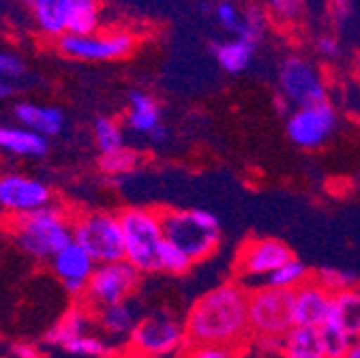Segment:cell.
<instances>
[{
  "mask_svg": "<svg viewBox=\"0 0 360 358\" xmlns=\"http://www.w3.org/2000/svg\"><path fill=\"white\" fill-rule=\"evenodd\" d=\"M187 345H223L240 350L253 339L249 328V290L225 281L202 294L183 322Z\"/></svg>",
  "mask_w": 360,
  "mask_h": 358,
  "instance_id": "cell-1",
  "label": "cell"
},
{
  "mask_svg": "<svg viewBox=\"0 0 360 358\" xmlns=\"http://www.w3.org/2000/svg\"><path fill=\"white\" fill-rule=\"evenodd\" d=\"M71 217L63 206L50 204L28 215L7 217V230L26 255L37 262H50L73 243Z\"/></svg>",
  "mask_w": 360,
  "mask_h": 358,
  "instance_id": "cell-2",
  "label": "cell"
},
{
  "mask_svg": "<svg viewBox=\"0 0 360 358\" xmlns=\"http://www.w3.org/2000/svg\"><path fill=\"white\" fill-rule=\"evenodd\" d=\"M165 241L183 249L193 264L212 257L221 245V223L204 208H159Z\"/></svg>",
  "mask_w": 360,
  "mask_h": 358,
  "instance_id": "cell-3",
  "label": "cell"
},
{
  "mask_svg": "<svg viewBox=\"0 0 360 358\" xmlns=\"http://www.w3.org/2000/svg\"><path fill=\"white\" fill-rule=\"evenodd\" d=\"M118 217L124 236V260L142 275L159 273V249L165 241L159 208L127 206Z\"/></svg>",
  "mask_w": 360,
  "mask_h": 358,
  "instance_id": "cell-4",
  "label": "cell"
},
{
  "mask_svg": "<svg viewBox=\"0 0 360 358\" xmlns=\"http://www.w3.org/2000/svg\"><path fill=\"white\" fill-rule=\"evenodd\" d=\"M279 108L288 116L290 110L320 103L328 99V84L320 67L302 54H288L277 69Z\"/></svg>",
  "mask_w": 360,
  "mask_h": 358,
  "instance_id": "cell-5",
  "label": "cell"
},
{
  "mask_svg": "<svg viewBox=\"0 0 360 358\" xmlns=\"http://www.w3.org/2000/svg\"><path fill=\"white\" fill-rule=\"evenodd\" d=\"M73 241L97 264L124 260V236L118 212L86 210L71 217Z\"/></svg>",
  "mask_w": 360,
  "mask_h": 358,
  "instance_id": "cell-6",
  "label": "cell"
},
{
  "mask_svg": "<svg viewBox=\"0 0 360 358\" xmlns=\"http://www.w3.org/2000/svg\"><path fill=\"white\" fill-rule=\"evenodd\" d=\"M138 46V34L129 28H105L90 34L65 32L56 41V50L65 58L79 63H110L133 54Z\"/></svg>",
  "mask_w": 360,
  "mask_h": 358,
  "instance_id": "cell-7",
  "label": "cell"
},
{
  "mask_svg": "<svg viewBox=\"0 0 360 358\" xmlns=\"http://www.w3.org/2000/svg\"><path fill=\"white\" fill-rule=\"evenodd\" d=\"M294 326V290L262 286L249 290V328L253 337H283Z\"/></svg>",
  "mask_w": 360,
  "mask_h": 358,
  "instance_id": "cell-8",
  "label": "cell"
},
{
  "mask_svg": "<svg viewBox=\"0 0 360 358\" xmlns=\"http://www.w3.org/2000/svg\"><path fill=\"white\" fill-rule=\"evenodd\" d=\"M339 127L337 108L326 99L290 110L285 116V133L290 142L300 151H318L330 142Z\"/></svg>",
  "mask_w": 360,
  "mask_h": 358,
  "instance_id": "cell-9",
  "label": "cell"
},
{
  "mask_svg": "<svg viewBox=\"0 0 360 358\" xmlns=\"http://www.w3.org/2000/svg\"><path fill=\"white\" fill-rule=\"evenodd\" d=\"M140 279H142V273L127 260L97 264L93 275L88 279L84 302L93 311L108 307V305L124 302L133 296L135 290H138Z\"/></svg>",
  "mask_w": 360,
  "mask_h": 358,
  "instance_id": "cell-10",
  "label": "cell"
},
{
  "mask_svg": "<svg viewBox=\"0 0 360 358\" xmlns=\"http://www.w3.org/2000/svg\"><path fill=\"white\" fill-rule=\"evenodd\" d=\"M185 347H187L185 326L178 320L165 316V313L140 320L127 337V350L138 352L148 358L178 356Z\"/></svg>",
  "mask_w": 360,
  "mask_h": 358,
  "instance_id": "cell-11",
  "label": "cell"
},
{
  "mask_svg": "<svg viewBox=\"0 0 360 358\" xmlns=\"http://www.w3.org/2000/svg\"><path fill=\"white\" fill-rule=\"evenodd\" d=\"M54 191L41 178H32L20 172L0 176V206L7 217L28 215L39 208L50 206Z\"/></svg>",
  "mask_w": 360,
  "mask_h": 358,
  "instance_id": "cell-12",
  "label": "cell"
},
{
  "mask_svg": "<svg viewBox=\"0 0 360 358\" xmlns=\"http://www.w3.org/2000/svg\"><path fill=\"white\" fill-rule=\"evenodd\" d=\"M292 249L279 238H249L240 245L234 260V275L247 277H268L270 273L292 260Z\"/></svg>",
  "mask_w": 360,
  "mask_h": 358,
  "instance_id": "cell-13",
  "label": "cell"
},
{
  "mask_svg": "<svg viewBox=\"0 0 360 358\" xmlns=\"http://www.w3.org/2000/svg\"><path fill=\"white\" fill-rule=\"evenodd\" d=\"M50 266H52V273L60 279L63 288L71 296L84 298L88 279L93 275L97 262L90 257V253L82 245L73 241L50 260Z\"/></svg>",
  "mask_w": 360,
  "mask_h": 358,
  "instance_id": "cell-14",
  "label": "cell"
},
{
  "mask_svg": "<svg viewBox=\"0 0 360 358\" xmlns=\"http://www.w3.org/2000/svg\"><path fill=\"white\" fill-rule=\"evenodd\" d=\"M124 122L135 136H144L153 144L167 142V127L163 124L161 106L153 95L144 91H133L129 95Z\"/></svg>",
  "mask_w": 360,
  "mask_h": 358,
  "instance_id": "cell-15",
  "label": "cell"
},
{
  "mask_svg": "<svg viewBox=\"0 0 360 358\" xmlns=\"http://www.w3.org/2000/svg\"><path fill=\"white\" fill-rule=\"evenodd\" d=\"M333 294L311 275L300 288L294 290V326L320 328L328 316Z\"/></svg>",
  "mask_w": 360,
  "mask_h": 358,
  "instance_id": "cell-16",
  "label": "cell"
},
{
  "mask_svg": "<svg viewBox=\"0 0 360 358\" xmlns=\"http://www.w3.org/2000/svg\"><path fill=\"white\" fill-rule=\"evenodd\" d=\"M50 151V140L24 124H0V153L22 159H41Z\"/></svg>",
  "mask_w": 360,
  "mask_h": 358,
  "instance_id": "cell-17",
  "label": "cell"
},
{
  "mask_svg": "<svg viewBox=\"0 0 360 358\" xmlns=\"http://www.w3.org/2000/svg\"><path fill=\"white\" fill-rule=\"evenodd\" d=\"M13 116L20 124L41 133L43 138H56L65 129V114L56 106H45L34 101H20L13 106Z\"/></svg>",
  "mask_w": 360,
  "mask_h": 358,
  "instance_id": "cell-18",
  "label": "cell"
},
{
  "mask_svg": "<svg viewBox=\"0 0 360 358\" xmlns=\"http://www.w3.org/2000/svg\"><path fill=\"white\" fill-rule=\"evenodd\" d=\"M324 324L343 331L352 339H360V294L356 288L333 294Z\"/></svg>",
  "mask_w": 360,
  "mask_h": 358,
  "instance_id": "cell-19",
  "label": "cell"
},
{
  "mask_svg": "<svg viewBox=\"0 0 360 358\" xmlns=\"http://www.w3.org/2000/svg\"><path fill=\"white\" fill-rule=\"evenodd\" d=\"M257 52V43L247 37H230L212 46V56L217 65L230 75H238L249 69Z\"/></svg>",
  "mask_w": 360,
  "mask_h": 358,
  "instance_id": "cell-20",
  "label": "cell"
},
{
  "mask_svg": "<svg viewBox=\"0 0 360 358\" xmlns=\"http://www.w3.org/2000/svg\"><path fill=\"white\" fill-rule=\"evenodd\" d=\"M41 37L58 41L67 32V0H26Z\"/></svg>",
  "mask_w": 360,
  "mask_h": 358,
  "instance_id": "cell-21",
  "label": "cell"
},
{
  "mask_svg": "<svg viewBox=\"0 0 360 358\" xmlns=\"http://www.w3.org/2000/svg\"><path fill=\"white\" fill-rule=\"evenodd\" d=\"M93 309H90L86 302H77L73 305L71 309H67L63 316L56 320V324L45 333L43 341L48 345H54V347H65V343H69L71 339L88 333V326H90V320H93Z\"/></svg>",
  "mask_w": 360,
  "mask_h": 358,
  "instance_id": "cell-22",
  "label": "cell"
},
{
  "mask_svg": "<svg viewBox=\"0 0 360 358\" xmlns=\"http://www.w3.org/2000/svg\"><path fill=\"white\" fill-rule=\"evenodd\" d=\"M281 358H326L320 328L292 326L283 335Z\"/></svg>",
  "mask_w": 360,
  "mask_h": 358,
  "instance_id": "cell-23",
  "label": "cell"
},
{
  "mask_svg": "<svg viewBox=\"0 0 360 358\" xmlns=\"http://www.w3.org/2000/svg\"><path fill=\"white\" fill-rule=\"evenodd\" d=\"M101 28L99 0H67V32L90 34Z\"/></svg>",
  "mask_w": 360,
  "mask_h": 358,
  "instance_id": "cell-24",
  "label": "cell"
},
{
  "mask_svg": "<svg viewBox=\"0 0 360 358\" xmlns=\"http://www.w3.org/2000/svg\"><path fill=\"white\" fill-rule=\"evenodd\" d=\"M95 320H97V326L110 337H129L131 331L135 328V324H138V320H135V311L129 305V300L97 309Z\"/></svg>",
  "mask_w": 360,
  "mask_h": 358,
  "instance_id": "cell-25",
  "label": "cell"
},
{
  "mask_svg": "<svg viewBox=\"0 0 360 358\" xmlns=\"http://www.w3.org/2000/svg\"><path fill=\"white\" fill-rule=\"evenodd\" d=\"M138 165H140V155L129 146H122L112 153H103L99 157V170L105 176L114 178V181H120V178L133 174L138 170Z\"/></svg>",
  "mask_w": 360,
  "mask_h": 358,
  "instance_id": "cell-26",
  "label": "cell"
},
{
  "mask_svg": "<svg viewBox=\"0 0 360 358\" xmlns=\"http://www.w3.org/2000/svg\"><path fill=\"white\" fill-rule=\"evenodd\" d=\"M65 352L79 356V358H116L118 350L105 341L103 337H97L93 333H84L75 339H71L69 343H65L63 347Z\"/></svg>",
  "mask_w": 360,
  "mask_h": 358,
  "instance_id": "cell-27",
  "label": "cell"
},
{
  "mask_svg": "<svg viewBox=\"0 0 360 358\" xmlns=\"http://www.w3.org/2000/svg\"><path fill=\"white\" fill-rule=\"evenodd\" d=\"M311 275L313 273L300 260L292 257L285 264H281L279 268H275V271L266 277V286H273V288H279V290H296L307 279H311Z\"/></svg>",
  "mask_w": 360,
  "mask_h": 358,
  "instance_id": "cell-28",
  "label": "cell"
},
{
  "mask_svg": "<svg viewBox=\"0 0 360 358\" xmlns=\"http://www.w3.org/2000/svg\"><path fill=\"white\" fill-rule=\"evenodd\" d=\"M93 138H95V144H97V148H99L101 155L127 146L124 129H122V124H120L116 118H112V116H99V118L95 120Z\"/></svg>",
  "mask_w": 360,
  "mask_h": 358,
  "instance_id": "cell-29",
  "label": "cell"
},
{
  "mask_svg": "<svg viewBox=\"0 0 360 358\" xmlns=\"http://www.w3.org/2000/svg\"><path fill=\"white\" fill-rule=\"evenodd\" d=\"M193 268V260L169 241H163L159 249V273H167L172 277H183Z\"/></svg>",
  "mask_w": 360,
  "mask_h": 358,
  "instance_id": "cell-30",
  "label": "cell"
},
{
  "mask_svg": "<svg viewBox=\"0 0 360 358\" xmlns=\"http://www.w3.org/2000/svg\"><path fill=\"white\" fill-rule=\"evenodd\" d=\"M212 15L217 24L232 37H236L243 30L245 24V7H240L234 0H217V5L212 9Z\"/></svg>",
  "mask_w": 360,
  "mask_h": 358,
  "instance_id": "cell-31",
  "label": "cell"
},
{
  "mask_svg": "<svg viewBox=\"0 0 360 358\" xmlns=\"http://www.w3.org/2000/svg\"><path fill=\"white\" fill-rule=\"evenodd\" d=\"M313 277L318 279L330 294L356 288V283H358V277L354 273L341 271V268H320V271L313 273Z\"/></svg>",
  "mask_w": 360,
  "mask_h": 358,
  "instance_id": "cell-32",
  "label": "cell"
},
{
  "mask_svg": "<svg viewBox=\"0 0 360 358\" xmlns=\"http://www.w3.org/2000/svg\"><path fill=\"white\" fill-rule=\"evenodd\" d=\"M320 333H322L326 358H345V354H347V350H349V345H352L354 339L349 335H345L343 331L333 328V326H326V324L320 326Z\"/></svg>",
  "mask_w": 360,
  "mask_h": 358,
  "instance_id": "cell-33",
  "label": "cell"
},
{
  "mask_svg": "<svg viewBox=\"0 0 360 358\" xmlns=\"http://www.w3.org/2000/svg\"><path fill=\"white\" fill-rule=\"evenodd\" d=\"M264 9L281 24H292L302 13V0H262Z\"/></svg>",
  "mask_w": 360,
  "mask_h": 358,
  "instance_id": "cell-34",
  "label": "cell"
},
{
  "mask_svg": "<svg viewBox=\"0 0 360 358\" xmlns=\"http://www.w3.org/2000/svg\"><path fill=\"white\" fill-rule=\"evenodd\" d=\"M240 350L223 345H187L178 358H240Z\"/></svg>",
  "mask_w": 360,
  "mask_h": 358,
  "instance_id": "cell-35",
  "label": "cell"
},
{
  "mask_svg": "<svg viewBox=\"0 0 360 358\" xmlns=\"http://www.w3.org/2000/svg\"><path fill=\"white\" fill-rule=\"evenodd\" d=\"M26 75V63L20 54L0 48V79L15 82Z\"/></svg>",
  "mask_w": 360,
  "mask_h": 358,
  "instance_id": "cell-36",
  "label": "cell"
},
{
  "mask_svg": "<svg viewBox=\"0 0 360 358\" xmlns=\"http://www.w3.org/2000/svg\"><path fill=\"white\" fill-rule=\"evenodd\" d=\"M315 52H318L320 58L333 63L343 56V46H341L339 37H335V34H320L315 39Z\"/></svg>",
  "mask_w": 360,
  "mask_h": 358,
  "instance_id": "cell-37",
  "label": "cell"
},
{
  "mask_svg": "<svg viewBox=\"0 0 360 358\" xmlns=\"http://www.w3.org/2000/svg\"><path fill=\"white\" fill-rule=\"evenodd\" d=\"M11 358H43V354L34 343L22 341L11 347Z\"/></svg>",
  "mask_w": 360,
  "mask_h": 358,
  "instance_id": "cell-38",
  "label": "cell"
},
{
  "mask_svg": "<svg viewBox=\"0 0 360 358\" xmlns=\"http://www.w3.org/2000/svg\"><path fill=\"white\" fill-rule=\"evenodd\" d=\"M13 95V82H7V79H0V103L5 99H9Z\"/></svg>",
  "mask_w": 360,
  "mask_h": 358,
  "instance_id": "cell-39",
  "label": "cell"
},
{
  "mask_svg": "<svg viewBox=\"0 0 360 358\" xmlns=\"http://www.w3.org/2000/svg\"><path fill=\"white\" fill-rule=\"evenodd\" d=\"M345 358H360V339H354V341H352V345H349Z\"/></svg>",
  "mask_w": 360,
  "mask_h": 358,
  "instance_id": "cell-40",
  "label": "cell"
},
{
  "mask_svg": "<svg viewBox=\"0 0 360 358\" xmlns=\"http://www.w3.org/2000/svg\"><path fill=\"white\" fill-rule=\"evenodd\" d=\"M120 358H148V356H142V354H138V352H131V350H127L124 354H120Z\"/></svg>",
  "mask_w": 360,
  "mask_h": 358,
  "instance_id": "cell-41",
  "label": "cell"
},
{
  "mask_svg": "<svg viewBox=\"0 0 360 358\" xmlns=\"http://www.w3.org/2000/svg\"><path fill=\"white\" fill-rule=\"evenodd\" d=\"M159 358H178V356H159Z\"/></svg>",
  "mask_w": 360,
  "mask_h": 358,
  "instance_id": "cell-42",
  "label": "cell"
},
{
  "mask_svg": "<svg viewBox=\"0 0 360 358\" xmlns=\"http://www.w3.org/2000/svg\"><path fill=\"white\" fill-rule=\"evenodd\" d=\"M0 210H3V206H0Z\"/></svg>",
  "mask_w": 360,
  "mask_h": 358,
  "instance_id": "cell-43",
  "label": "cell"
}]
</instances>
